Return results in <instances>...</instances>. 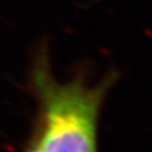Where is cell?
<instances>
[{
    "label": "cell",
    "instance_id": "7a4b0ae2",
    "mask_svg": "<svg viewBox=\"0 0 152 152\" xmlns=\"http://www.w3.org/2000/svg\"><path fill=\"white\" fill-rule=\"evenodd\" d=\"M28 152H42L39 145H38V142H36V143H33V146L31 147V150L28 151Z\"/></svg>",
    "mask_w": 152,
    "mask_h": 152
},
{
    "label": "cell",
    "instance_id": "6da1fadb",
    "mask_svg": "<svg viewBox=\"0 0 152 152\" xmlns=\"http://www.w3.org/2000/svg\"><path fill=\"white\" fill-rule=\"evenodd\" d=\"M33 84L43 112L42 132L37 141L42 152H96V121L110 80L95 88L79 80L60 84L50 74L42 50Z\"/></svg>",
    "mask_w": 152,
    "mask_h": 152
}]
</instances>
